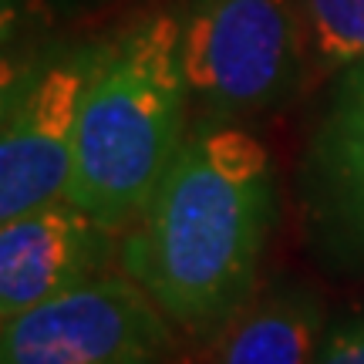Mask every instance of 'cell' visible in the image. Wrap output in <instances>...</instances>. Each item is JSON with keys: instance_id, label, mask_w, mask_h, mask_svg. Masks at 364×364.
I'll use <instances>...</instances> for the list:
<instances>
[{"instance_id": "obj_6", "label": "cell", "mask_w": 364, "mask_h": 364, "mask_svg": "<svg viewBox=\"0 0 364 364\" xmlns=\"http://www.w3.org/2000/svg\"><path fill=\"white\" fill-rule=\"evenodd\" d=\"M115 230L91 220L71 199H58L0 226V317L51 300L71 287L102 277Z\"/></svg>"}, {"instance_id": "obj_9", "label": "cell", "mask_w": 364, "mask_h": 364, "mask_svg": "<svg viewBox=\"0 0 364 364\" xmlns=\"http://www.w3.org/2000/svg\"><path fill=\"white\" fill-rule=\"evenodd\" d=\"M304 51L327 71L364 65V0H294Z\"/></svg>"}, {"instance_id": "obj_8", "label": "cell", "mask_w": 364, "mask_h": 364, "mask_svg": "<svg viewBox=\"0 0 364 364\" xmlns=\"http://www.w3.org/2000/svg\"><path fill=\"white\" fill-rule=\"evenodd\" d=\"M321 307L304 290H277L226 324L220 364H314Z\"/></svg>"}, {"instance_id": "obj_1", "label": "cell", "mask_w": 364, "mask_h": 364, "mask_svg": "<svg viewBox=\"0 0 364 364\" xmlns=\"http://www.w3.org/2000/svg\"><path fill=\"white\" fill-rule=\"evenodd\" d=\"M273 223V169L257 135L199 118L142 216L122 263L159 311L189 334H213L247 307Z\"/></svg>"}, {"instance_id": "obj_5", "label": "cell", "mask_w": 364, "mask_h": 364, "mask_svg": "<svg viewBox=\"0 0 364 364\" xmlns=\"http://www.w3.org/2000/svg\"><path fill=\"white\" fill-rule=\"evenodd\" d=\"M102 54L105 41L71 48L7 81L0 132V223L68 199L81 102Z\"/></svg>"}, {"instance_id": "obj_7", "label": "cell", "mask_w": 364, "mask_h": 364, "mask_svg": "<svg viewBox=\"0 0 364 364\" xmlns=\"http://www.w3.org/2000/svg\"><path fill=\"white\" fill-rule=\"evenodd\" d=\"M327 220L364 243V65L348 68L314 149Z\"/></svg>"}, {"instance_id": "obj_10", "label": "cell", "mask_w": 364, "mask_h": 364, "mask_svg": "<svg viewBox=\"0 0 364 364\" xmlns=\"http://www.w3.org/2000/svg\"><path fill=\"white\" fill-rule=\"evenodd\" d=\"M314 364H364V321H348L327 331Z\"/></svg>"}, {"instance_id": "obj_4", "label": "cell", "mask_w": 364, "mask_h": 364, "mask_svg": "<svg viewBox=\"0 0 364 364\" xmlns=\"http://www.w3.org/2000/svg\"><path fill=\"white\" fill-rule=\"evenodd\" d=\"M172 321L129 273H102L4 321L0 364H166Z\"/></svg>"}, {"instance_id": "obj_2", "label": "cell", "mask_w": 364, "mask_h": 364, "mask_svg": "<svg viewBox=\"0 0 364 364\" xmlns=\"http://www.w3.org/2000/svg\"><path fill=\"white\" fill-rule=\"evenodd\" d=\"M189 102L182 14H145L105 41L81 102L68 199L108 230H129L189 135Z\"/></svg>"}, {"instance_id": "obj_3", "label": "cell", "mask_w": 364, "mask_h": 364, "mask_svg": "<svg viewBox=\"0 0 364 364\" xmlns=\"http://www.w3.org/2000/svg\"><path fill=\"white\" fill-rule=\"evenodd\" d=\"M294 0H189L182 68L203 118L247 122L294 91L304 65Z\"/></svg>"}]
</instances>
